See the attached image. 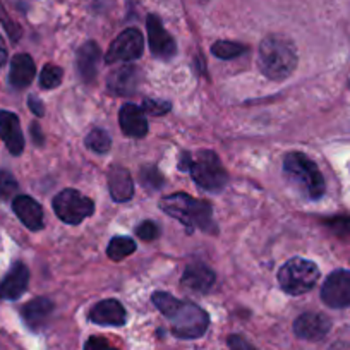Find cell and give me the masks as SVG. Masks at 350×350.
<instances>
[{"instance_id":"cell-1","label":"cell","mask_w":350,"mask_h":350,"mask_svg":"<svg viewBox=\"0 0 350 350\" xmlns=\"http://www.w3.org/2000/svg\"><path fill=\"white\" fill-rule=\"evenodd\" d=\"M151 301L165 318L170 319L172 333L177 338L193 340L206 333L210 326V316L194 302L175 299L168 292H154Z\"/></svg>"},{"instance_id":"cell-2","label":"cell","mask_w":350,"mask_h":350,"mask_svg":"<svg viewBox=\"0 0 350 350\" xmlns=\"http://www.w3.org/2000/svg\"><path fill=\"white\" fill-rule=\"evenodd\" d=\"M160 208L177 221L186 227L189 234H193L194 228L208 232V234H217V224L213 220V208L208 201L196 200L184 193H175L170 196H165L161 200Z\"/></svg>"},{"instance_id":"cell-3","label":"cell","mask_w":350,"mask_h":350,"mask_svg":"<svg viewBox=\"0 0 350 350\" xmlns=\"http://www.w3.org/2000/svg\"><path fill=\"white\" fill-rule=\"evenodd\" d=\"M258 67L268 79H287L297 67L294 42L284 35H268L262 38L258 50Z\"/></svg>"},{"instance_id":"cell-4","label":"cell","mask_w":350,"mask_h":350,"mask_svg":"<svg viewBox=\"0 0 350 350\" xmlns=\"http://www.w3.org/2000/svg\"><path fill=\"white\" fill-rule=\"evenodd\" d=\"M180 170L189 172L194 183L210 193H221L228 184V174L215 151L203 150L196 154L183 153Z\"/></svg>"},{"instance_id":"cell-5","label":"cell","mask_w":350,"mask_h":350,"mask_svg":"<svg viewBox=\"0 0 350 350\" xmlns=\"http://www.w3.org/2000/svg\"><path fill=\"white\" fill-rule=\"evenodd\" d=\"M284 172L285 177L304 194L309 200L316 201L325 196L326 184L323 179V174L319 172L318 165L304 153L285 154L284 158Z\"/></svg>"},{"instance_id":"cell-6","label":"cell","mask_w":350,"mask_h":350,"mask_svg":"<svg viewBox=\"0 0 350 350\" xmlns=\"http://www.w3.org/2000/svg\"><path fill=\"white\" fill-rule=\"evenodd\" d=\"M319 280V268L304 258H292L278 271V284L288 295H302L312 291Z\"/></svg>"},{"instance_id":"cell-7","label":"cell","mask_w":350,"mask_h":350,"mask_svg":"<svg viewBox=\"0 0 350 350\" xmlns=\"http://www.w3.org/2000/svg\"><path fill=\"white\" fill-rule=\"evenodd\" d=\"M53 211L67 225H77L95 211V203L76 189H64L53 198Z\"/></svg>"},{"instance_id":"cell-8","label":"cell","mask_w":350,"mask_h":350,"mask_svg":"<svg viewBox=\"0 0 350 350\" xmlns=\"http://www.w3.org/2000/svg\"><path fill=\"white\" fill-rule=\"evenodd\" d=\"M144 38L139 29L127 28L126 31L120 33L110 45L109 52L105 55L107 64L117 62H133L143 55Z\"/></svg>"},{"instance_id":"cell-9","label":"cell","mask_w":350,"mask_h":350,"mask_svg":"<svg viewBox=\"0 0 350 350\" xmlns=\"http://www.w3.org/2000/svg\"><path fill=\"white\" fill-rule=\"evenodd\" d=\"M321 299L333 309H343L350 306V271L336 270L326 278L321 288Z\"/></svg>"},{"instance_id":"cell-10","label":"cell","mask_w":350,"mask_h":350,"mask_svg":"<svg viewBox=\"0 0 350 350\" xmlns=\"http://www.w3.org/2000/svg\"><path fill=\"white\" fill-rule=\"evenodd\" d=\"M146 29H148V42H150V50L157 59L168 60L175 55V40L172 38L170 33L163 28L160 18L154 14L148 16L146 19Z\"/></svg>"},{"instance_id":"cell-11","label":"cell","mask_w":350,"mask_h":350,"mask_svg":"<svg viewBox=\"0 0 350 350\" xmlns=\"http://www.w3.org/2000/svg\"><path fill=\"white\" fill-rule=\"evenodd\" d=\"M332 329V321L321 312H304L294 321V333L308 342H319Z\"/></svg>"},{"instance_id":"cell-12","label":"cell","mask_w":350,"mask_h":350,"mask_svg":"<svg viewBox=\"0 0 350 350\" xmlns=\"http://www.w3.org/2000/svg\"><path fill=\"white\" fill-rule=\"evenodd\" d=\"M141 83V72L134 66H120L110 72L107 79V88L110 93L120 96H129L137 92Z\"/></svg>"},{"instance_id":"cell-13","label":"cell","mask_w":350,"mask_h":350,"mask_svg":"<svg viewBox=\"0 0 350 350\" xmlns=\"http://www.w3.org/2000/svg\"><path fill=\"white\" fill-rule=\"evenodd\" d=\"M0 137H2L8 150L14 157L23 153V150H25V136H23L19 117L16 113L0 110Z\"/></svg>"},{"instance_id":"cell-14","label":"cell","mask_w":350,"mask_h":350,"mask_svg":"<svg viewBox=\"0 0 350 350\" xmlns=\"http://www.w3.org/2000/svg\"><path fill=\"white\" fill-rule=\"evenodd\" d=\"M29 271L26 265L16 262L14 267L9 270V273L0 280V299L4 301H16L21 297L28 288Z\"/></svg>"},{"instance_id":"cell-15","label":"cell","mask_w":350,"mask_h":350,"mask_svg":"<svg viewBox=\"0 0 350 350\" xmlns=\"http://www.w3.org/2000/svg\"><path fill=\"white\" fill-rule=\"evenodd\" d=\"M12 210H14L16 217L21 220V224L25 227H28L29 230L38 232L45 225V221H43V208L31 196L14 198V201H12Z\"/></svg>"},{"instance_id":"cell-16","label":"cell","mask_w":350,"mask_h":350,"mask_svg":"<svg viewBox=\"0 0 350 350\" xmlns=\"http://www.w3.org/2000/svg\"><path fill=\"white\" fill-rule=\"evenodd\" d=\"M119 126L129 137H144L148 134V120L144 110L134 103H126L119 112Z\"/></svg>"},{"instance_id":"cell-17","label":"cell","mask_w":350,"mask_h":350,"mask_svg":"<svg viewBox=\"0 0 350 350\" xmlns=\"http://www.w3.org/2000/svg\"><path fill=\"white\" fill-rule=\"evenodd\" d=\"M126 309L116 299H105L100 301L98 304L93 306L90 312V319L95 325L102 326H122L126 323Z\"/></svg>"},{"instance_id":"cell-18","label":"cell","mask_w":350,"mask_h":350,"mask_svg":"<svg viewBox=\"0 0 350 350\" xmlns=\"http://www.w3.org/2000/svg\"><path fill=\"white\" fill-rule=\"evenodd\" d=\"M100 57H102V50H100V46L95 42H86L77 50L76 67L84 83L95 81L96 74H98Z\"/></svg>"},{"instance_id":"cell-19","label":"cell","mask_w":350,"mask_h":350,"mask_svg":"<svg viewBox=\"0 0 350 350\" xmlns=\"http://www.w3.org/2000/svg\"><path fill=\"white\" fill-rule=\"evenodd\" d=\"M36 76V66L28 53H18L11 60L9 83L16 90H25L33 83Z\"/></svg>"},{"instance_id":"cell-20","label":"cell","mask_w":350,"mask_h":350,"mask_svg":"<svg viewBox=\"0 0 350 350\" xmlns=\"http://www.w3.org/2000/svg\"><path fill=\"white\" fill-rule=\"evenodd\" d=\"M215 273L211 268H208L203 262H193L186 268L183 275V285L189 291L198 292V294H204V292L211 291L215 284Z\"/></svg>"},{"instance_id":"cell-21","label":"cell","mask_w":350,"mask_h":350,"mask_svg":"<svg viewBox=\"0 0 350 350\" xmlns=\"http://www.w3.org/2000/svg\"><path fill=\"white\" fill-rule=\"evenodd\" d=\"M110 196L117 203H126L134 196V183L129 170L124 167H112L109 170Z\"/></svg>"},{"instance_id":"cell-22","label":"cell","mask_w":350,"mask_h":350,"mask_svg":"<svg viewBox=\"0 0 350 350\" xmlns=\"http://www.w3.org/2000/svg\"><path fill=\"white\" fill-rule=\"evenodd\" d=\"M23 319L31 329H42L49 323L53 312V302L46 297H38L29 301L23 308Z\"/></svg>"},{"instance_id":"cell-23","label":"cell","mask_w":350,"mask_h":350,"mask_svg":"<svg viewBox=\"0 0 350 350\" xmlns=\"http://www.w3.org/2000/svg\"><path fill=\"white\" fill-rule=\"evenodd\" d=\"M136 242L131 237H126V235H117L110 241L109 247H107V256L113 261H120V259L127 258L129 254H133L136 251Z\"/></svg>"},{"instance_id":"cell-24","label":"cell","mask_w":350,"mask_h":350,"mask_svg":"<svg viewBox=\"0 0 350 350\" xmlns=\"http://www.w3.org/2000/svg\"><path fill=\"white\" fill-rule=\"evenodd\" d=\"M247 50V46L241 45V43L235 42H225V40H218L217 43L211 45V52H213L215 57L224 60H230L235 59V57L242 55V53Z\"/></svg>"},{"instance_id":"cell-25","label":"cell","mask_w":350,"mask_h":350,"mask_svg":"<svg viewBox=\"0 0 350 350\" xmlns=\"http://www.w3.org/2000/svg\"><path fill=\"white\" fill-rule=\"evenodd\" d=\"M84 143H86V146L90 148V150L100 154L107 153V151L110 150V146H112L110 134L103 129L90 131V134L86 136V141H84Z\"/></svg>"},{"instance_id":"cell-26","label":"cell","mask_w":350,"mask_h":350,"mask_svg":"<svg viewBox=\"0 0 350 350\" xmlns=\"http://www.w3.org/2000/svg\"><path fill=\"white\" fill-rule=\"evenodd\" d=\"M64 70L59 66H53V64H46L45 67L40 72V86L43 90H55L62 84Z\"/></svg>"},{"instance_id":"cell-27","label":"cell","mask_w":350,"mask_h":350,"mask_svg":"<svg viewBox=\"0 0 350 350\" xmlns=\"http://www.w3.org/2000/svg\"><path fill=\"white\" fill-rule=\"evenodd\" d=\"M16 193H18V183H16L11 172L0 170V198L11 200Z\"/></svg>"},{"instance_id":"cell-28","label":"cell","mask_w":350,"mask_h":350,"mask_svg":"<svg viewBox=\"0 0 350 350\" xmlns=\"http://www.w3.org/2000/svg\"><path fill=\"white\" fill-rule=\"evenodd\" d=\"M141 183H143V186L157 191L163 186V177H161V174L154 167H144L141 170Z\"/></svg>"},{"instance_id":"cell-29","label":"cell","mask_w":350,"mask_h":350,"mask_svg":"<svg viewBox=\"0 0 350 350\" xmlns=\"http://www.w3.org/2000/svg\"><path fill=\"white\" fill-rule=\"evenodd\" d=\"M325 225L332 228L333 234L342 239H350V217H335L325 220Z\"/></svg>"},{"instance_id":"cell-30","label":"cell","mask_w":350,"mask_h":350,"mask_svg":"<svg viewBox=\"0 0 350 350\" xmlns=\"http://www.w3.org/2000/svg\"><path fill=\"white\" fill-rule=\"evenodd\" d=\"M141 109H143L144 113H148V116L160 117L170 112L172 105L168 102H160V100H144Z\"/></svg>"},{"instance_id":"cell-31","label":"cell","mask_w":350,"mask_h":350,"mask_svg":"<svg viewBox=\"0 0 350 350\" xmlns=\"http://www.w3.org/2000/svg\"><path fill=\"white\" fill-rule=\"evenodd\" d=\"M136 235L139 239H143V241H146V242L157 241L158 235H160V228H158V225L154 224V221L146 220L136 228Z\"/></svg>"},{"instance_id":"cell-32","label":"cell","mask_w":350,"mask_h":350,"mask_svg":"<svg viewBox=\"0 0 350 350\" xmlns=\"http://www.w3.org/2000/svg\"><path fill=\"white\" fill-rule=\"evenodd\" d=\"M0 23L5 26V29H8L9 36H11L12 40H19V36H21V29H19L18 25H14V23L11 21V18L8 16V12H5L4 5H2V2H0Z\"/></svg>"},{"instance_id":"cell-33","label":"cell","mask_w":350,"mask_h":350,"mask_svg":"<svg viewBox=\"0 0 350 350\" xmlns=\"http://www.w3.org/2000/svg\"><path fill=\"white\" fill-rule=\"evenodd\" d=\"M84 350H117L107 342L105 338L102 336H92V338H88L86 345H84Z\"/></svg>"},{"instance_id":"cell-34","label":"cell","mask_w":350,"mask_h":350,"mask_svg":"<svg viewBox=\"0 0 350 350\" xmlns=\"http://www.w3.org/2000/svg\"><path fill=\"white\" fill-rule=\"evenodd\" d=\"M228 349L230 350H256L244 336L241 335H232L228 338Z\"/></svg>"},{"instance_id":"cell-35","label":"cell","mask_w":350,"mask_h":350,"mask_svg":"<svg viewBox=\"0 0 350 350\" xmlns=\"http://www.w3.org/2000/svg\"><path fill=\"white\" fill-rule=\"evenodd\" d=\"M28 105H29V109H31V112L35 113L36 117H43V116H45V109H43L42 100L36 98L35 95L29 96V98H28Z\"/></svg>"},{"instance_id":"cell-36","label":"cell","mask_w":350,"mask_h":350,"mask_svg":"<svg viewBox=\"0 0 350 350\" xmlns=\"http://www.w3.org/2000/svg\"><path fill=\"white\" fill-rule=\"evenodd\" d=\"M31 134H33V139H35V143L42 146V144H43L42 129H40V126H38V124H36V122L31 126Z\"/></svg>"},{"instance_id":"cell-37","label":"cell","mask_w":350,"mask_h":350,"mask_svg":"<svg viewBox=\"0 0 350 350\" xmlns=\"http://www.w3.org/2000/svg\"><path fill=\"white\" fill-rule=\"evenodd\" d=\"M5 60H8V50H5L4 40H2V36H0V67L4 66Z\"/></svg>"},{"instance_id":"cell-38","label":"cell","mask_w":350,"mask_h":350,"mask_svg":"<svg viewBox=\"0 0 350 350\" xmlns=\"http://www.w3.org/2000/svg\"><path fill=\"white\" fill-rule=\"evenodd\" d=\"M328 350H350V342H335Z\"/></svg>"},{"instance_id":"cell-39","label":"cell","mask_w":350,"mask_h":350,"mask_svg":"<svg viewBox=\"0 0 350 350\" xmlns=\"http://www.w3.org/2000/svg\"><path fill=\"white\" fill-rule=\"evenodd\" d=\"M349 86H350V83H349Z\"/></svg>"}]
</instances>
